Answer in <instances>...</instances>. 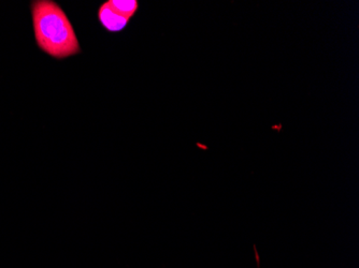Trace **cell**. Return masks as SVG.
I'll list each match as a JSON object with an SVG mask.
<instances>
[{"instance_id":"obj_1","label":"cell","mask_w":359,"mask_h":268,"mask_svg":"<svg viewBox=\"0 0 359 268\" xmlns=\"http://www.w3.org/2000/svg\"><path fill=\"white\" fill-rule=\"evenodd\" d=\"M38 48L56 59L81 53L80 43L67 14L53 0H36L30 5Z\"/></svg>"},{"instance_id":"obj_3","label":"cell","mask_w":359,"mask_h":268,"mask_svg":"<svg viewBox=\"0 0 359 268\" xmlns=\"http://www.w3.org/2000/svg\"><path fill=\"white\" fill-rule=\"evenodd\" d=\"M107 3L111 9L130 21L139 10V1L137 0H108Z\"/></svg>"},{"instance_id":"obj_2","label":"cell","mask_w":359,"mask_h":268,"mask_svg":"<svg viewBox=\"0 0 359 268\" xmlns=\"http://www.w3.org/2000/svg\"><path fill=\"white\" fill-rule=\"evenodd\" d=\"M98 20L102 27L109 32H121L130 23V20L116 13L109 3H104L98 9Z\"/></svg>"}]
</instances>
